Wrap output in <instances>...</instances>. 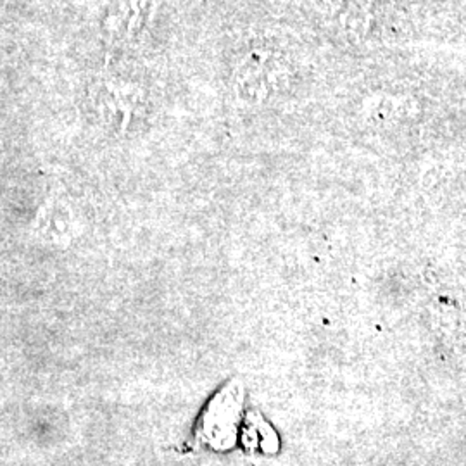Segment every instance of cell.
Listing matches in <instances>:
<instances>
[{
	"instance_id": "1",
	"label": "cell",
	"mask_w": 466,
	"mask_h": 466,
	"mask_svg": "<svg viewBox=\"0 0 466 466\" xmlns=\"http://www.w3.org/2000/svg\"><path fill=\"white\" fill-rule=\"evenodd\" d=\"M277 73L273 69V63L268 56L261 52H254L248 59L237 67L233 78V90L238 99L259 100L267 99L275 88Z\"/></svg>"
},
{
	"instance_id": "2",
	"label": "cell",
	"mask_w": 466,
	"mask_h": 466,
	"mask_svg": "<svg viewBox=\"0 0 466 466\" xmlns=\"http://www.w3.org/2000/svg\"><path fill=\"white\" fill-rule=\"evenodd\" d=\"M96 99L102 115L111 119H125L134 113L137 100L142 99V94L134 85L123 84L117 80H106L96 90Z\"/></svg>"
}]
</instances>
